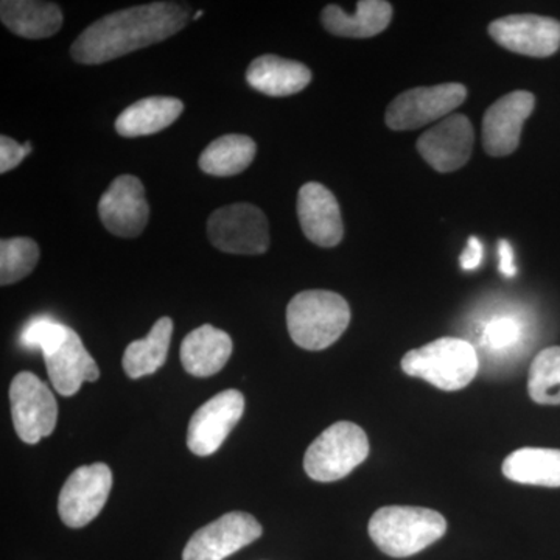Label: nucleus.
Masks as SVG:
<instances>
[{
  "label": "nucleus",
  "instance_id": "nucleus-26",
  "mask_svg": "<svg viewBox=\"0 0 560 560\" xmlns=\"http://www.w3.org/2000/svg\"><path fill=\"white\" fill-rule=\"evenodd\" d=\"M530 399L539 405H560V348L544 349L529 370Z\"/></svg>",
  "mask_w": 560,
  "mask_h": 560
},
{
  "label": "nucleus",
  "instance_id": "nucleus-9",
  "mask_svg": "<svg viewBox=\"0 0 560 560\" xmlns=\"http://www.w3.org/2000/svg\"><path fill=\"white\" fill-rule=\"evenodd\" d=\"M11 418L25 444H38L57 427L58 404L54 394L32 372H20L10 386Z\"/></svg>",
  "mask_w": 560,
  "mask_h": 560
},
{
  "label": "nucleus",
  "instance_id": "nucleus-21",
  "mask_svg": "<svg viewBox=\"0 0 560 560\" xmlns=\"http://www.w3.org/2000/svg\"><path fill=\"white\" fill-rule=\"evenodd\" d=\"M0 18L14 35L27 39L49 38L60 32L62 25L60 7L38 0H3Z\"/></svg>",
  "mask_w": 560,
  "mask_h": 560
},
{
  "label": "nucleus",
  "instance_id": "nucleus-16",
  "mask_svg": "<svg viewBox=\"0 0 560 560\" xmlns=\"http://www.w3.org/2000/svg\"><path fill=\"white\" fill-rule=\"evenodd\" d=\"M536 98L528 91L504 95L486 110L482 119V143L493 158L510 156L521 143L523 125L533 114Z\"/></svg>",
  "mask_w": 560,
  "mask_h": 560
},
{
  "label": "nucleus",
  "instance_id": "nucleus-18",
  "mask_svg": "<svg viewBox=\"0 0 560 560\" xmlns=\"http://www.w3.org/2000/svg\"><path fill=\"white\" fill-rule=\"evenodd\" d=\"M232 340L226 331L205 324L191 330L180 345V363L194 377L219 374L232 355Z\"/></svg>",
  "mask_w": 560,
  "mask_h": 560
},
{
  "label": "nucleus",
  "instance_id": "nucleus-8",
  "mask_svg": "<svg viewBox=\"0 0 560 560\" xmlns=\"http://www.w3.org/2000/svg\"><path fill=\"white\" fill-rule=\"evenodd\" d=\"M466 97L467 88L460 83L415 88L401 92L386 109V125L394 131L418 130L452 116L453 110L463 105Z\"/></svg>",
  "mask_w": 560,
  "mask_h": 560
},
{
  "label": "nucleus",
  "instance_id": "nucleus-24",
  "mask_svg": "<svg viewBox=\"0 0 560 560\" xmlns=\"http://www.w3.org/2000/svg\"><path fill=\"white\" fill-rule=\"evenodd\" d=\"M172 334L173 320L164 316L151 327L145 338L130 342L121 361L128 377L136 381L161 370L167 360Z\"/></svg>",
  "mask_w": 560,
  "mask_h": 560
},
{
  "label": "nucleus",
  "instance_id": "nucleus-29",
  "mask_svg": "<svg viewBox=\"0 0 560 560\" xmlns=\"http://www.w3.org/2000/svg\"><path fill=\"white\" fill-rule=\"evenodd\" d=\"M32 142L18 143L16 140L3 135L0 138V173L16 168L25 156L32 153Z\"/></svg>",
  "mask_w": 560,
  "mask_h": 560
},
{
  "label": "nucleus",
  "instance_id": "nucleus-6",
  "mask_svg": "<svg viewBox=\"0 0 560 560\" xmlns=\"http://www.w3.org/2000/svg\"><path fill=\"white\" fill-rule=\"evenodd\" d=\"M370 456V440L357 423L341 420L312 442L304 456V469L312 480L334 482L348 477Z\"/></svg>",
  "mask_w": 560,
  "mask_h": 560
},
{
  "label": "nucleus",
  "instance_id": "nucleus-7",
  "mask_svg": "<svg viewBox=\"0 0 560 560\" xmlns=\"http://www.w3.org/2000/svg\"><path fill=\"white\" fill-rule=\"evenodd\" d=\"M208 237L223 253L259 256L270 248V224L257 206L237 202L209 217Z\"/></svg>",
  "mask_w": 560,
  "mask_h": 560
},
{
  "label": "nucleus",
  "instance_id": "nucleus-23",
  "mask_svg": "<svg viewBox=\"0 0 560 560\" xmlns=\"http://www.w3.org/2000/svg\"><path fill=\"white\" fill-rule=\"evenodd\" d=\"M504 477L521 485L560 488V451L525 447L504 459Z\"/></svg>",
  "mask_w": 560,
  "mask_h": 560
},
{
  "label": "nucleus",
  "instance_id": "nucleus-14",
  "mask_svg": "<svg viewBox=\"0 0 560 560\" xmlns=\"http://www.w3.org/2000/svg\"><path fill=\"white\" fill-rule=\"evenodd\" d=\"M489 35L514 54L547 58L559 50L560 22L536 14H512L493 21Z\"/></svg>",
  "mask_w": 560,
  "mask_h": 560
},
{
  "label": "nucleus",
  "instance_id": "nucleus-3",
  "mask_svg": "<svg viewBox=\"0 0 560 560\" xmlns=\"http://www.w3.org/2000/svg\"><path fill=\"white\" fill-rule=\"evenodd\" d=\"M371 539L390 558H410L444 537L447 522L429 508L386 506L372 515Z\"/></svg>",
  "mask_w": 560,
  "mask_h": 560
},
{
  "label": "nucleus",
  "instance_id": "nucleus-15",
  "mask_svg": "<svg viewBox=\"0 0 560 560\" xmlns=\"http://www.w3.org/2000/svg\"><path fill=\"white\" fill-rule=\"evenodd\" d=\"M475 132L464 114H452L418 140L420 156L440 173L459 171L469 162L474 150Z\"/></svg>",
  "mask_w": 560,
  "mask_h": 560
},
{
  "label": "nucleus",
  "instance_id": "nucleus-17",
  "mask_svg": "<svg viewBox=\"0 0 560 560\" xmlns=\"http://www.w3.org/2000/svg\"><path fill=\"white\" fill-rule=\"evenodd\" d=\"M298 217L302 232L320 248H334L345 237L340 205L326 186L307 183L298 194Z\"/></svg>",
  "mask_w": 560,
  "mask_h": 560
},
{
  "label": "nucleus",
  "instance_id": "nucleus-2",
  "mask_svg": "<svg viewBox=\"0 0 560 560\" xmlns=\"http://www.w3.org/2000/svg\"><path fill=\"white\" fill-rule=\"evenodd\" d=\"M20 342L22 348L44 353L51 385L61 396H75L84 382H97L101 377V370L79 334L49 316L28 320Z\"/></svg>",
  "mask_w": 560,
  "mask_h": 560
},
{
  "label": "nucleus",
  "instance_id": "nucleus-27",
  "mask_svg": "<svg viewBox=\"0 0 560 560\" xmlns=\"http://www.w3.org/2000/svg\"><path fill=\"white\" fill-rule=\"evenodd\" d=\"M38 260L39 248L32 238H3L0 242V283L5 287L27 278Z\"/></svg>",
  "mask_w": 560,
  "mask_h": 560
},
{
  "label": "nucleus",
  "instance_id": "nucleus-11",
  "mask_svg": "<svg viewBox=\"0 0 560 560\" xmlns=\"http://www.w3.org/2000/svg\"><path fill=\"white\" fill-rule=\"evenodd\" d=\"M261 533L260 523L248 512H228L190 537L183 560H224L259 539Z\"/></svg>",
  "mask_w": 560,
  "mask_h": 560
},
{
  "label": "nucleus",
  "instance_id": "nucleus-4",
  "mask_svg": "<svg viewBox=\"0 0 560 560\" xmlns=\"http://www.w3.org/2000/svg\"><path fill=\"white\" fill-rule=\"evenodd\" d=\"M350 323L348 301L334 291H301L287 307L291 340L302 349L323 350L340 340Z\"/></svg>",
  "mask_w": 560,
  "mask_h": 560
},
{
  "label": "nucleus",
  "instance_id": "nucleus-20",
  "mask_svg": "<svg viewBox=\"0 0 560 560\" xmlns=\"http://www.w3.org/2000/svg\"><path fill=\"white\" fill-rule=\"evenodd\" d=\"M393 7L385 0H361L353 14L338 5H327L320 13L324 28L341 38H372L388 27Z\"/></svg>",
  "mask_w": 560,
  "mask_h": 560
},
{
  "label": "nucleus",
  "instance_id": "nucleus-30",
  "mask_svg": "<svg viewBox=\"0 0 560 560\" xmlns=\"http://www.w3.org/2000/svg\"><path fill=\"white\" fill-rule=\"evenodd\" d=\"M482 256H485V248L480 238L471 235L469 242H467L466 249L463 250L459 257L460 268L464 271H474L482 264Z\"/></svg>",
  "mask_w": 560,
  "mask_h": 560
},
{
  "label": "nucleus",
  "instance_id": "nucleus-12",
  "mask_svg": "<svg viewBox=\"0 0 560 560\" xmlns=\"http://www.w3.org/2000/svg\"><path fill=\"white\" fill-rule=\"evenodd\" d=\"M245 412V397L241 390L228 389L201 405L191 416L187 445L197 456L213 455Z\"/></svg>",
  "mask_w": 560,
  "mask_h": 560
},
{
  "label": "nucleus",
  "instance_id": "nucleus-25",
  "mask_svg": "<svg viewBox=\"0 0 560 560\" xmlns=\"http://www.w3.org/2000/svg\"><path fill=\"white\" fill-rule=\"evenodd\" d=\"M256 153V142L249 136L226 135L213 140L202 151L198 164L208 175L226 178L245 172L253 164Z\"/></svg>",
  "mask_w": 560,
  "mask_h": 560
},
{
  "label": "nucleus",
  "instance_id": "nucleus-5",
  "mask_svg": "<svg viewBox=\"0 0 560 560\" xmlns=\"http://www.w3.org/2000/svg\"><path fill=\"white\" fill-rule=\"evenodd\" d=\"M401 370L442 390H459L477 377L480 359L469 341L447 337L405 353Z\"/></svg>",
  "mask_w": 560,
  "mask_h": 560
},
{
  "label": "nucleus",
  "instance_id": "nucleus-10",
  "mask_svg": "<svg viewBox=\"0 0 560 560\" xmlns=\"http://www.w3.org/2000/svg\"><path fill=\"white\" fill-rule=\"evenodd\" d=\"M113 471L103 463L79 467L62 486L58 512L62 523L79 529L90 525L109 499Z\"/></svg>",
  "mask_w": 560,
  "mask_h": 560
},
{
  "label": "nucleus",
  "instance_id": "nucleus-32",
  "mask_svg": "<svg viewBox=\"0 0 560 560\" xmlns=\"http://www.w3.org/2000/svg\"><path fill=\"white\" fill-rule=\"evenodd\" d=\"M202 14H205V11L198 10L197 13L194 14V21H200Z\"/></svg>",
  "mask_w": 560,
  "mask_h": 560
},
{
  "label": "nucleus",
  "instance_id": "nucleus-13",
  "mask_svg": "<svg viewBox=\"0 0 560 560\" xmlns=\"http://www.w3.org/2000/svg\"><path fill=\"white\" fill-rule=\"evenodd\" d=\"M98 215L103 226L117 237H138L150 219L145 187L132 175H121L113 180L98 201Z\"/></svg>",
  "mask_w": 560,
  "mask_h": 560
},
{
  "label": "nucleus",
  "instance_id": "nucleus-22",
  "mask_svg": "<svg viewBox=\"0 0 560 560\" xmlns=\"http://www.w3.org/2000/svg\"><path fill=\"white\" fill-rule=\"evenodd\" d=\"M184 110V103L175 97H149L132 103L121 110L116 130L124 138L156 135L171 127Z\"/></svg>",
  "mask_w": 560,
  "mask_h": 560
},
{
  "label": "nucleus",
  "instance_id": "nucleus-31",
  "mask_svg": "<svg viewBox=\"0 0 560 560\" xmlns=\"http://www.w3.org/2000/svg\"><path fill=\"white\" fill-rule=\"evenodd\" d=\"M500 271L506 278H514L517 275V267L514 261V249L508 241H501L499 245Z\"/></svg>",
  "mask_w": 560,
  "mask_h": 560
},
{
  "label": "nucleus",
  "instance_id": "nucleus-19",
  "mask_svg": "<svg viewBox=\"0 0 560 560\" xmlns=\"http://www.w3.org/2000/svg\"><path fill=\"white\" fill-rule=\"evenodd\" d=\"M246 81L261 94L289 97L311 84L312 72L302 62L285 60L278 55H261L250 62L246 70Z\"/></svg>",
  "mask_w": 560,
  "mask_h": 560
},
{
  "label": "nucleus",
  "instance_id": "nucleus-1",
  "mask_svg": "<svg viewBox=\"0 0 560 560\" xmlns=\"http://www.w3.org/2000/svg\"><path fill=\"white\" fill-rule=\"evenodd\" d=\"M190 7L178 2H153L131 7L95 21L70 47L80 65H103L176 35L189 24Z\"/></svg>",
  "mask_w": 560,
  "mask_h": 560
},
{
  "label": "nucleus",
  "instance_id": "nucleus-28",
  "mask_svg": "<svg viewBox=\"0 0 560 560\" xmlns=\"http://www.w3.org/2000/svg\"><path fill=\"white\" fill-rule=\"evenodd\" d=\"M521 335V323L510 316H503V318L490 320L485 330V342L490 349H506L517 345Z\"/></svg>",
  "mask_w": 560,
  "mask_h": 560
}]
</instances>
